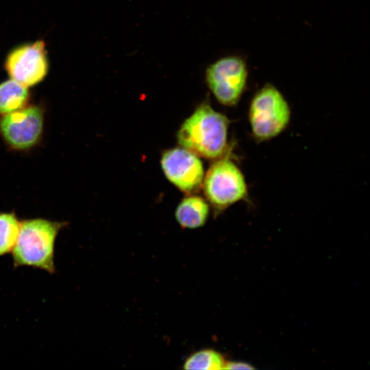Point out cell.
I'll list each match as a JSON object with an SVG mask.
<instances>
[{"label":"cell","instance_id":"1","mask_svg":"<svg viewBox=\"0 0 370 370\" xmlns=\"http://www.w3.org/2000/svg\"><path fill=\"white\" fill-rule=\"evenodd\" d=\"M228 126V119L204 102L184 121L177 142L199 157L217 160L227 152Z\"/></svg>","mask_w":370,"mask_h":370},{"label":"cell","instance_id":"2","mask_svg":"<svg viewBox=\"0 0 370 370\" xmlns=\"http://www.w3.org/2000/svg\"><path fill=\"white\" fill-rule=\"evenodd\" d=\"M64 225V222L42 218L21 221L18 238L11 252L14 267H32L54 273L56 240Z\"/></svg>","mask_w":370,"mask_h":370},{"label":"cell","instance_id":"3","mask_svg":"<svg viewBox=\"0 0 370 370\" xmlns=\"http://www.w3.org/2000/svg\"><path fill=\"white\" fill-rule=\"evenodd\" d=\"M291 108L282 93L273 84H267L251 100L248 119L254 138L271 140L283 132L291 120Z\"/></svg>","mask_w":370,"mask_h":370},{"label":"cell","instance_id":"4","mask_svg":"<svg viewBox=\"0 0 370 370\" xmlns=\"http://www.w3.org/2000/svg\"><path fill=\"white\" fill-rule=\"evenodd\" d=\"M202 186L206 199L217 210H225L248 195L245 176L227 156L217 159L210 165Z\"/></svg>","mask_w":370,"mask_h":370},{"label":"cell","instance_id":"5","mask_svg":"<svg viewBox=\"0 0 370 370\" xmlns=\"http://www.w3.org/2000/svg\"><path fill=\"white\" fill-rule=\"evenodd\" d=\"M205 77L216 99L223 106H233L240 101L246 89L248 68L241 57L228 56L210 64Z\"/></svg>","mask_w":370,"mask_h":370},{"label":"cell","instance_id":"6","mask_svg":"<svg viewBox=\"0 0 370 370\" xmlns=\"http://www.w3.org/2000/svg\"><path fill=\"white\" fill-rule=\"evenodd\" d=\"M4 68L10 79L25 87L40 83L49 70L45 42L37 40L15 47L8 53Z\"/></svg>","mask_w":370,"mask_h":370},{"label":"cell","instance_id":"7","mask_svg":"<svg viewBox=\"0 0 370 370\" xmlns=\"http://www.w3.org/2000/svg\"><path fill=\"white\" fill-rule=\"evenodd\" d=\"M43 123V111L39 106H25L2 116L0 119V134L12 148L27 149L39 141Z\"/></svg>","mask_w":370,"mask_h":370},{"label":"cell","instance_id":"8","mask_svg":"<svg viewBox=\"0 0 370 370\" xmlns=\"http://www.w3.org/2000/svg\"><path fill=\"white\" fill-rule=\"evenodd\" d=\"M161 166L166 178L185 193L197 192L202 186L204 172L199 156L183 147L163 152Z\"/></svg>","mask_w":370,"mask_h":370},{"label":"cell","instance_id":"9","mask_svg":"<svg viewBox=\"0 0 370 370\" xmlns=\"http://www.w3.org/2000/svg\"><path fill=\"white\" fill-rule=\"evenodd\" d=\"M209 214L207 202L199 196H188L177 206L175 217L183 228L195 229L203 226Z\"/></svg>","mask_w":370,"mask_h":370},{"label":"cell","instance_id":"10","mask_svg":"<svg viewBox=\"0 0 370 370\" xmlns=\"http://www.w3.org/2000/svg\"><path fill=\"white\" fill-rule=\"evenodd\" d=\"M29 99L27 87L10 79L0 83V114L4 115L26 106Z\"/></svg>","mask_w":370,"mask_h":370},{"label":"cell","instance_id":"11","mask_svg":"<svg viewBox=\"0 0 370 370\" xmlns=\"http://www.w3.org/2000/svg\"><path fill=\"white\" fill-rule=\"evenodd\" d=\"M226 361L219 352L212 349H204L189 356L184 362V369H224Z\"/></svg>","mask_w":370,"mask_h":370},{"label":"cell","instance_id":"12","mask_svg":"<svg viewBox=\"0 0 370 370\" xmlns=\"http://www.w3.org/2000/svg\"><path fill=\"white\" fill-rule=\"evenodd\" d=\"M21 221L13 212L0 213V257L11 253L17 240Z\"/></svg>","mask_w":370,"mask_h":370},{"label":"cell","instance_id":"13","mask_svg":"<svg viewBox=\"0 0 370 370\" xmlns=\"http://www.w3.org/2000/svg\"><path fill=\"white\" fill-rule=\"evenodd\" d=\"M254 367L245 362L230 361L226 362L224 369H254Z\"/></svg>","mask_w":370,"mask_h":370}]
</instances>
